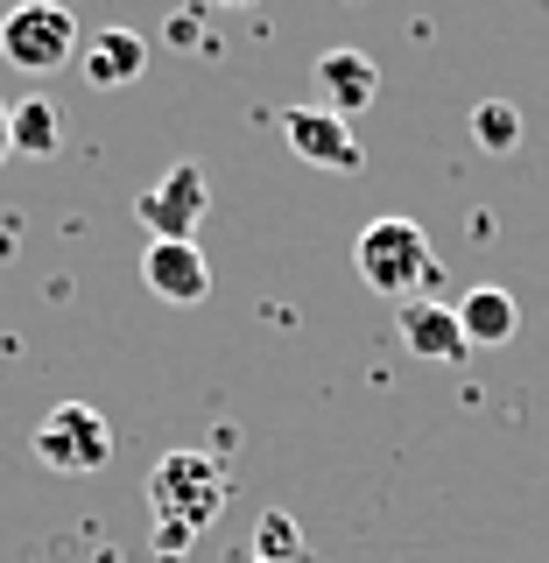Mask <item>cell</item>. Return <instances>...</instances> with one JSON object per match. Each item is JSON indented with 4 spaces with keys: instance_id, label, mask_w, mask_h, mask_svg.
<instances>
[{
    "instance_id": "obj_12",
    "label": "cell",
    "mask_w": 549,
    "mask_h": 563,
    "mask_svg": "<svg viewBox=\"0 0 549 563\" xmlns=\"http://www.w3.org/2000/svg\"><path fill=\"white\" fill-rule=\"evenodd\" d=\"M8 148L14 155H57L64 148V113L57 99H8Z\"/></svg>"
},
{
    "instance_id": "obj_6",
    "label": "cell",
    "mask_w": 549,
    "mask_h": 563,
    "mask_svg": "<svg viewBox=\"0 0 549 563\" xmlns=\"http://www.w3.org/2000/svg\"><path fill=\"white\" fill-rule=\"evenodd\" d=\"M282 141H289V155L310 163V169H339V176L360 169V134H352V120H339L317 99L310 106H282Z\"/></svg>"
},
{
    "instance_id": "obj_3",
    "label": "cell",
    "mask_w": 549,
    "mask_h": 563,
    "mask_svg": "<svg viewBox=\"0 0 549 563\" xmlns=\"http://www.w3.org/2000/svg\"><path fill=\"white\" fill-rule=\"evenodd\" d=\"M78 43H85L78 14H70L64 0H22V8H8V22H0V57L14 70H29V78L78 64Z\"/></svg>"
},
{
    "instance_id": "obj_1",
    "label": "cell",
    "mask_w": 549,
    "mask_h": 563,
    "mask_svg": "<svg viewBox=\"0 0 549 563\" xmlns=\"http://www.w3.org/2000/svg\"><path fill=\"white\" fill-rule=\"evenodd\" d=\"M352 268H360V282L374 296H402V303H409L422 282H437L430 240H422V225L402 219V211H387V219L366 225L360 246H352Z\"/></svg>"
},
{
    "instance_id": "obj_5",
    "label": "cell",
    "mask_w": 549,
    "mask_h": 563,
    "mask_svg": "<svg viewBox=\"0 0 549 563\" xmlns=\"http://www.w3.org/2000/svg\"><path fill=\"white\" fill-rule=\"evenodd\" d=\"M211 211V184H205V163H169L149 190L134 198V219L149 225V240H190Z\"/></svg>"
},
{
    "instance_id": "obj_4",
    "label": "cell",
    "mask_w": 549,
    "mask_h": 563,
    "mask_svg": "<svg viewBox=\"0 0 549 563\" xmlns=\"http://www.w3.org/2000/svg\"><path fill=\"white\" fill-rule=\"evenodd\" d=\"M35 457L50 472H99L113 457V422L92 401H57V409L35 422Z\"/></svg>"
},
{
    "instance_id": "obj_8",
    "label": "cell",
    "mask_w": 549,
    "mask_h": 563,
    "mask_svg": "<svg viewBox=\"0 0 549 563\" xmlns=\"http://www.w3.org/2000/svg\"><path fill=\"white\" fill-rule=\"evenodd\" d=\"M374 92H381V70H374L366 49H325V57H317V106H331L339 120L366 113Z\"/></svg>"
},
{
    "instance_id": "obj_10",
    "label": "cell",
    "mask_w": 549,
    "mask_h": 563,
    "mask_svg": "<svg viewBox=\"0 0 549 563\" xmlns=\"http://www.w3.org/2000/svg\"><path fill=\"white\" fill-rule=\"evenodd\" d=\"M78 70L99 92H120V85H134L141 70H149V43H141L134 29H99L92 43H78Z\"/></svg>"
},
{
    "instance_id": "obj_17",
    "label": "cell",
    "mask_w": 549,
    "mask_h": 563,
    "mask_svg": "<svg viewBox=\"0 0 549 563\" xmlns=\"http://www.w3.org/2000/svg\"><path fill=\"white\" fill-rule=\"evenodd\" d=\"M8 155H14L8 148V99H0V163H8Z\"/></svg>"
},
{
    "instance_id": "obj_18",
    "label": "cell",
    "mask_w": 549,
    "mask_h": 563,
    "mask_svg": "<svg viewBox=\"0 0 549 563\" xmlns=\"http://www.w3.org/2000/svg\"><path fill=\"white\" fill-rule=\"evenodd\" d=\"M205 8H254V0H205Z\"/></svg>"
},
{
    "instance_id": "obj_13",
    "label": "cell",
    "mask_w": 549,
    "mask_h": 563,
    "mask_svg": "<svg viewBox=\"0 0 549 563\" xmlns=\"http://www.w3.org/2000/svg\"><path fill=\"white\" fill-rule=\"evenodd\" d=\"M246 556H254V563H310L296 515H282V507H268V515L254 521V550H246Z\"/></svg>"
},
{
    "instance_id": "obj_2",
    "label": "cell",
    "mask_w": 549,
    "mask_h": 563,
    "mask_svg": "<svg viewBox=\"0 0 549 563\" xmlns=\"http://www.w3.org/2000/svg\"><path fill=\"white\" fill-rule=\"evenodd\" d=\"M149 507H155V521H176V528H190V536H205V528L219 521V507H226V465L211 451H169V457H155Z\"/></svg>"
},
{
    "instance_id": "obj_16",
    "label": "cell",
    "mask_w": 549,
    "mask_h": 563,
    "mask_svg": "<svg viewBox=\"0 0 549 563\" xmlns=\"http://www.w3.org/2000/svg\"><path fill=\"white\" fill-rule=\"evenodd\" d=\"M169 43H198V14H176V22H169Z\"/></svg>"
},
{
    "instance_id": "obj_11",
    "label": "cell",
    "mask_w": 549,
    "mask_h": 563,
    "mask_svg": "<svg viewBox=\"0 0 549 563\" xmlns=\"http://www.w3.org/2000/svg\"><path fill=\"white\" fill-rule=\"evenodd\" d=\"M395 331H402V345H409L416 360H458V352H472L465 331H458V310L430 303V296H409L402 317H395Z\"/></svg>"
},
{
    "instance_id": "obj_9",
    "label": "cell",
    "mask_w": 549,
    "mask_h": 563,
    "mask_svg": "<svg viewBox=\"0 0 549 563\" xmlns=\"http://www.w3.org/2000/svg\"><path fill=\"white\" fill-rule=\"evenodd\" d=\"M458 331H465V345H480V352H493V345H507L521 331V303L501 289V282H472L465 296H458Z\"/></svg>"
},
{
    "instance_id": "obj_14",
    "label": "cell",
    "mask_w": 549,
    "mask_h": 563,
    "mask_svg": "<svg viewBox=\"0 0 549 563\" xmlns=\"http://www.w3.org/2000/svg\"><path fill=\"white\" fill-rule=\"evenodd\" d=\"M472 141H480L486 155H515L521 148V106L480 99V106H472Z\"/></svg>"
},
{
    "instance_id": "obj_15",
    "label": "cell",
    "mask_w": 549,
    "mask_h": 563,
    "mask_svg": "<svg viewBox=\"0 0 549 563\" xmlns=\"http://www.w3.org/2000/svg\"><path fill=\"white\" fill-rule=\"evenodd\" d=\"M190 542H198V536H190V528H176V521H155V556H163V563L190 556Z\"/></svg>"
},
{
    "instance_id": "obj_7",
    "label": "cell",
    "mask_w": 549,
    "mask_h": 563,
    "mask_svg": "<svg viewBox=\"0 0 549 563\" xmlns=\"http://www.w3.org/2000/svg\"><path fill=\"white\" fill-rule=\"evenodd\" d=\"M141 282H149V296H163V303H205L211 296V261L198 254V240H149Z\"/></svg>"
},
{
    "instance_id": "obj_19",
    "label": "cell",
    "mask_w": 549,
    "mask_h": 563,
    "mask_svg": "<svg viewBox=\"0 0 549 563\" xmlns=\"http://www.w3.org/2000/svg\"><path fill=\"white\" fill-rule=\"evenodd\" d=\"M240 563H254V556H240Z\"/></svg>"
}]
</instances>
